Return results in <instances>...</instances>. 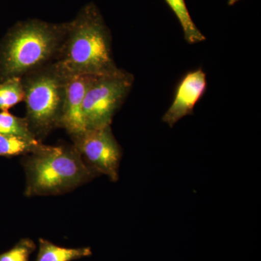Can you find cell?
<instances>
[{
  "instance_id": "obj_1",
  "label": "cell",
  "mask_w": 261,
  "mask_h": 261,
  "mask_svg": "<svg viewBox=\"0 0 261 261\" xmlns=\"http://www.w3.org/2000/svg\"><path fill=\"white\" fill-rule=\"evenodd\" d=\"M54 65L65 76L107 75L117 68L111 50L109 29L93 4L87 5L67 24L66 33Z\"/></svg>"
},
{
  "instance_id": "obj_11",
  "label": "cell",
  "mask_w": 261,
  "mask_h": 261,
  "mask_svg": "<svg viewBox=\"0 0 261 261\" xmlns=\"http://www.w3.org/2000/svg\"><path fill=\"white\" fill-rule=\"evenodd\" d=\"M25 99L23 80L21 77L6 79L0 84V110L8 111Z\"/></svg>"
},
{
  "instance_id": "obj_15",
  "label": "cell",
  "mask_w": 261,
  "mask_h": 261,
  "mask_svg": "<svg viewBox=\"0 0 261 261\" xmlns=\"http://www.w3.org/2000/svg\"><path fill=\"white\" fill-rule=\"evenodd\" d=\"M239 1H240V0H228V4L229 6H231V5L236 4Z\"/></svg>"
},
{
  "instance_id": "obj_13",
  "label": "cell",
  "mask_w": 261,
  "mask_h": 261,
  "mask_svg": "<svg viewBox=\"0 0 261 261\" xmlns=\"http://www.w3.org/2000/svg\"><path fill=\"white\" fill-rule=\"evenodd\" d=\"M40 145L38 140H30L15 135H0V156L30 153Z\"/></svg>"
},
{
  "instance_id": "obj_2",
  "label": "cell",
  "mask_w": 261,
  "mask_h": 261,
  "mask_svg": "<svg viewBox=\"0 0 261 261\" xmlns=\"http://www.w3.org/2000/svg\"><path fill=\"white\" fill-rule=\"evenodd\" d=\"M23 162L27 197L61 195L93 178L97 173L75 147L40 144Z\"/></svg>"
},
{
  "instance_id": "obj_4",
  "label": "cell",
  "mask_w": 261,
  "mask_h": 261,
  "mask_svg": "<svg viewBox=\"0 0 261 261\" xmlns=\"http://www.w3.org/2000/svg\"><path fill=\"white\" fill-rule=\"evenodd\" d=\"M65 82V75L54 64L34 70L23 80L27 120L38 133H47L59 126Z\"/></svg>"
},
{
  "instance_id": "obj_14",
  "label": "cell",
  "mask_w": 261,
  "mask_h": 261,
  "mask_svg": "<svg viewBox=\"0 0 261 261\" xmlns=\"http://www.w3.org/2000/svg\"><path fill=\"white\" fill-rule=\"evenodd\" d=\"M36 245L30 239H22L13 248L0 254V261H29Z\"/></svg>"
},
{
  "instance_id": "obj_8",
  "label": "cell",
  "mask_w": 261,
  "mask_h": 261,
  "mask_svg": "<svg viewBox=\"0 0 261 261\" xmlns=\"http://www.w3.org/2000/svg\"><path fill=\"white\" fill-rule=\"evenodd\" d=\"M206 89L207 79L202 68L187 73L178 83L172 104L163 116V121L172 128L184 117L192 115Z\"/></svg>"
},
{
  "instance_id": "obj_12",
  "label": "cell",
  "mask_w": 261,
  "mask_h": 261,
  "mask_svg": "<svg viewBox=\"0 0 261 261\" xmlns=\"http://www.w3.org/2000/svg\"><path fill=\"white\" fill-rule=\"evenodd\" d=\"M0 135H15L30 140H37L30 129L28 121L8 111L0 112Z\"/></svg>"
},
{
  "instance_id": "obj_7",
  "label": "cell",
  "mask_w": 261,
  "mask_h": 261,
  "mask_svg": "<svg viewBox=\"0 0 261 261\" xmlns=\"http://www.w3.org/2000/svg\"><path fill=\"white\" fill-rule=\"evenodd\" d=\"M95 75H72L65 76V94L60 124L75 137L84 133L83 104L87 89Z\"/></svg>"
},
{
  "instance_id": "obj_10",
  "label": "cell",
  "mask_w": 261,
  "mask_h": 261,
  "mask_svg": "<svg viewBox=\"0 0 261 261\" xmlns=\"http://www.w3.org/2000/svg\"><path fill=\"white\" fill-rule=\"evenodd\" d=\"M170 7L183 29L185 40L190 44H197L206 39L205 36L194 23L187 9L185 0H165Z\"/></svg>"
},
{
  "instance_id": "obj_5",
  "label": "cell",
  "mask_w": 261,
  "mask_h": 261,
  "mask_svg": "<svg viewBox=\"0 0 261 261\" xmlns=\"http://www.w3.org/2000/svg\"><path fill=\"white\" fill-rule=\"evenodd\" d=\"M133 75L118 69L110 74L94 76L87 89L83 104L87 129L111 126L134 83Z\"/></svg>"
},
{
  "instance_id": "obj_6",
  "label": "cell",
  "mask_w": 261,
  "mask_h": 261,
  "mask_svg": "<svg viewBox=\"0 0 261 261\" xmlns=\"http://www.w3.org/2000/svg\"><path fill=\"white\" fill-rule=\"evenodd\" d=\"M73 140L74 147L89 167L97 173L106 175L112 181H118L122 150L111 126L87 129Z\"/></svg>"
},
{
  "instance_id": "obj_3",
  "label": "cell",
  "mask_w": 261,
  "mask_h": 261,
  "mask_svg": "<svg viewBox=\"0 0 261 261\" xmlns=\"http://www.w3.org/2000/svg\"><path fill=\"white\" fill-rule=\"evenodd\" d=\"M67 24L54 25L34 20L17 25L5 40L0 69L5 78L21 77L42 68L58 54Z\"/></svg>"
},
{
  "instance_id": "obj_9",
  "label": "cell",
  "mask_w": 261,
  "mask_h": 261,
  "mask_svg": "<svg viewBox=\"0 0 261 261\" xmlns=\"http://www.w3.org/2000/svg\"><path fill=\"white\" fill-rule=\"evenodd\" d=\"M39 245L35 261H73L90 256L92 254L90 247L66 248L58 246L42 238L39 239Z\"/></svg>"
}]
</instances>
